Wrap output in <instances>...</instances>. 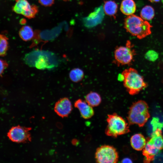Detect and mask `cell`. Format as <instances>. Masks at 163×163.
<instances>
[{
  "label": "cell",
  "instance_id": "obj_6",
  "mask_svg": "<svg viewBox=\"0 0 163 163\" xmlns=\"http://www.w3.org/2000/svg\"><path fill=\"white\" fill-rule=\"evenodd\" d=\"M96 161L99 163H116L118 162L119 155L113 146L104 145L98 147L95 153Z\"/></svg>",
  "mask_w": 163,
  "mask_h": 163
},
{
  "label": "cell",
  "instance_id": "obj_26",
  "mask_svg": "<svg viewBox=\"0 0 163 163\" xmlns=\"http://www.w3.org/2000/svg\"><path fill=\"white\" fill-rule=\"evenodd\" d=\"M38 2L42 5L45 7H50L54 3L55 0H38Z\"/></svg>",
  "mask_w": 163,
  "mask_h": 163
},
{
  "label": "cell",
  "instance_id": "obj_8",
  "mask_svg": "<svg viewBox=\"0 0 163 163\" xmlns=\"http://www.w3.org/2000/svg\"><path fill=\"white\" fill-rule=\"evenodd\" d=\"M104 16V12L103 6H100L96 8L87 16L83 18V23L86 27L92 28L101 24Z\"/></svg>",
  "mask_w": 163,
  "mask_h": 163
},
{
  "label": "cell",
  "instance_id": "obj_9",
  "mask_svg": "<svg viewBox=\"0 0 163 163\" xmlns=\"http://www.w3.org/2000/svg\"><path fill=\"white\" fill-rule=\"evenodd\" d=\"M53 54L50 53L40 52L39 54H35L33 57L32 65L40 69H51L55 65L52 64Z\"/></svg>",
  "mask_w": 163,
  "mask_h": 163
},
{
  "label": "cell",
  "instance_id": "obj_3",
  "mask_svg": "<svg viewBox=\"0 0 163 163\" xmlns=\"http://www.w3.org/2000/svg\"><path fill=\"white\" fill-rule=\"evenodd\" d=\"M150 117L149 106L143 100H139L130 107L127 117L129 124H136L139 127L144 126Z\"/></svg>",
  "mask_w": 163,
  "mask_h": 163
},
{
  "label": "cell",
  "instance_id": "obj_19",
  "mask_svg": "<svg viewBox=\"0 0 163 163\" xmlns=\"http://www.w3.org/2000/svg\"><path fill=\"white\" fill-rule=\"evenodd\" d=\"M103 7L106 14L114 17L117 12L118 5L114 1L108 0L104 2Z\"/></svg>",
  "mask_w": 163,
  "mask_h": 163
},
{
  "label": "cell",
  "instance_id": "obj_30",
  "mask_svg": "<svg viewBox=\"0 0 163 163\" xmlns=\"http://www.w3.org/2000/svg\"><path fill=\"white\" fill-rule=\"evenodd\" d=\"M64 1H66H66H69V0H63Z\"/></svg>",
  "mask_w": 163,
  "mask_h": 163
},
{
  "label": "cell",
  "instance_id": "obj_18",
  "mask_svg": "<svg viewBox=\"0 0 163 163\" xmlns=\"http://www.w3.org/2000/svg\"><path fill=\"white\" fill-rule=\"evenodd\" d=\"M19 35L20 37L25 41L32 39L34 35V32L32 28L28 25L23 26L20 30Z\"/></svg>",
  "mask_w": 163,
  "mask_h": 163
},
{
  "label": "cell",
  "instance_id": "obj_7",
  "mask_svg": "<svg viewBox=\"0 0 163 163\" xmlns=\"http://www.w3.org/2000/svg\"><path fill=\"white\" fill-rule=\"evenodd\" d=\"M30 127L19 125L13 126L9 130L7 136L12 141L16 143H24L30 142L31 137L30 131Z\"/></svg>",
  "mask_w": 163,
  "mask_h": 163
},
{
  "label": "cell",
  "instance_id": "obj_21",
  "mask_svg": "<svg viewBox=\"0 0 163 163\" xmlns=\"http://www.w3.org/2000/svg\"><path fill=\"white\" fill-rule=\"evenodd\" d=\"M155 12L153 8L150 6L147 5L144 7L140 12L141 18L146 21L152 20L154 17Z\"/></svg>",
  "mask_w": 163,
  "mask_h": 163
},
{
  "label": "cell",
  "instance_id": "obj_13",
  "mask_svg": "<svg viewBox=\"0 0 163 163\" xmlns=\"http://www.w3.org/2000/svg\"><path fill=\"white\" fill-rule=\"evenodd\" d=\"M130 143L133 149L140 151L142 150L145 147L146 143V139L142 134L136 133L131 137Z\"/></svg>",
  "mask_w": 163,
  "mask_h": 163
},
{
  "label": "cell",
  "instance_id": "obj_29",
  "mask_svg": "<svg viewBox=\"0 0 163 163\" xmlns=\"http://www.w3.org/2000/svg\"><path fill=\"white\" fill-rule=\"evenodd\" d=\"M151 2H157L160 1V0H149Z\"/></svg>",
  "mask_w": 163,
  "mask_h": 163
},
{
  "label": "cell",
  "instance_id": "obj_14",
  "mask_svg": "<svg viewBox=\"0 0 163 163\" xmlns=\"http://www.w3.org/2000/svg\"><path fill=\"white\" fill-rule=\"evenodd\" d=\"M146 139L160 150L163 149V136L161 129H157L153 131L151 137Z\"/></svg>",
  "mask_w": 163,
  "mask_h": 163
},
{
  "label": "cell",
  "instance_id": "obj_12",
  "mask_svg": "<svg viewBox=\"0 0 163 163\" xmlns=\"http://www.w3.org/2000/svg\"><path fill=\"white\" fill-rule=\"evenodd\" d=\"M160 151L155 145L146 140V143L142 150V154L144 156V162L150 163L153 161L155 156Z\"/></svg>",
  "mask_w": 163,
  "mask_h": 163
},
{
  "label": "cell",
  "instance_id": "obj_17",
  "mask_svg": "<svg viewBox=\"0 0 163 163\" xmlns=\"http://www.w3.org/2000/svg\"><path fill=\"white\" fill-rule=\"evenodd\" d=\"M85 101L92 107L98 106L101 101L100 95L97 92L90 91L85 96Z\"/></svg>",
  "mask_w": 163,
  "mask_h": 163
},
{
  "label": "cell",
  "instance_id": "obj_11",
  "mask_svg": "<svg viewBox=\"0 0 163 163\" xmlns=\"http://www.w3.org/2000/svg\"><path fill=\"white\" fill-rule=\"evenodd\" d=\"M74 106L78 109L82 117L85 119H89L94 115L92 107L85 101L78 99L75 102Z\"/></svg>",
  "mask_w": 163,
  "mask_h": 163
},
{
  "label": "cell",
  "instance_id": "obj_10",
  "mask_svg": "<svg viewBox=\"0 0 163 163\" xmlns=\"http://www.w3.org/2000/svg\"><path fill=\"white\" fill-rule=\"evenodd\" d=\"M72 109V103L67 97L60 99L55 104L54 111L59 116L64 117H67Z\"/></svg>",
  "mask_w": 163,
  "mask_h": 163
},
{
  "label": "cell",
  "instance_id": "obj_25",
  "mask_svg": "<svg viewBox=\"0 0 163 163\" xmlns=\"http://www.w3.org/2000/svg\"><path fill=\"white\" fill-rule=\"evenodd\" d=\"M151 124L152 126L153 131H154L157 129H162L163 127V124L158 121V120L156 118H153L151 121Z\"/></svg>",
  "mask_w": 163,
  "mask_h": 163
},
{
  "label": "cell",
  "instance_id": "obj_20",
  "mask_svg": "<svg viewBox=\"0 0 163 163\" xmlns=\"http://www.w3.org/2000/svg\"><path fill=\"white\" fill-rule=\"evenodd\" d=\"M84 73L83 71L79 68H75L70 72L69 76L72 82L77 83L81 81L84 78Z\"/></svg>",
  "mask_w": 163,
  "mask_h": 163
},
{
  "label": "cell",
  "instance_id": "obj_24",
  "mask_svg": "<svg viewBox=\"0 0 163 163\" xmlns=\"http://www.w3.org/2000/svg\"><path fill=\"white\" fill-rule=\"evenodd\" d=\"M145 58L151 62L155 61L158 57L157 52L153 50H150L147 51L145 55Z\"/></svg>",
  "mask_w": 163,
  "mask_h": 163
},
{
  "label": "cell",
  "instance_id": "obj_27",
  "mask_svg": "<svg viewBox=\"0 0 163 163\" xmlns=\"http://www.w3.org/2000/svg\"><path fill=\"white\" fill-rule=\"evenodd\" d=\"M8 66L5 61L0 59V75H1Z\"/></svg>",
  "mask_w": 163,
  "mask_h": 163
},
{
  "label": "cell",
  "instance_id": "obj_2",
  "mask_svg": "<svg viewBox=\"0 0 163 163\" xmlns=\"http://www.w3.org/2000/svg\"><path fill=\"white\" fill-rule=\"evenodd\" d=\"M124 26L128 32L140 39L145 37L151 33L152 26L149 22L133 14L125 18Z\"/></svg>",
  "mask_w": 163,
  "mask_h": 163
},
{
  "label": "cell",
  "instance_id": "obj_4",
  "mask_svg": "<svg viewBox=\"0 0 163 163\" xmlns=\"http://www.w3.org/2000/svg\"><path fill=\"white\" fill-rule=\"evenodd\" d=\"M105 133L108 136L117 137L130 132L128 122L116 113L108 115Z\"/></svg>",
  "mask_w": 163,
  "mask_h": 163
},
{
  "label": "cell",
  "instance_id": "obj_15",
  "mask_svg": "<svg viewBox=\"0 0 163 163\" xmlns=\"http://www.w3.org/2000/svg\"><path fill=\"white\" fill-rule=\"evenodd\" d=\"M120 10L126 15L133 14L136 11V4L133 0H123L121 4Z\"/></svg>",
  "mask_w": 163,
  "mask_h": 163
},
{
  "label": "cell",
  "instance_id": "obj_22",
  "mask_svg": "<svg viewBox=\"0 0 163 163\" xmlns=\"http://www.w3.org/2000/svg\"><path fill=\"white\" fill-rule=\"evenodd\" d=\"M8 48V38L3 34H0V56H4Z\"/></svg>",
  "mask_w": 163,
  "mask_h": 163
},
{
  "label": "cell",
  "instance_id": "obj_1",
  "mask_svg": "<svg viewBox=\"0 0 163 163\" xmlns=\"http://www.w3.org/2000/svg\"><path fill=\"white\" fill-rule=\"evenodd\" d=\"M121 74L123 86L131 95L138 94L148 86L143 77L133 68L130 67L125 69Z\"/></svg>",
  "mask_w": 163,
  "mask_h": 163
},
{
  "label": "cell",
  "instance_id": "obj_23",
  "mask_svg": "<svg viewBox=\"0 0 163 163\" xmlns=\"http://www.w3.org/2000/svg\"><path fill=\"white\" fill-rule=\"evenodd\" d=\"M39 11L38 7L35 5H31L30 9L23 14L26 18L31 19L35 17Z\"/></svg>",
  "mask_w": 163,
  "mask_h": 163
},
{
  "label": "cell",
  "instance_id": "obj_16",
  "mask_svg": "<svg viewBox=\"0 0 163 163\" xmlns=\"http://www.w3.org/2000/svg\"><path fill=\"white\" fill-rule=\"evenodd\" d=\"M31 5L27 0H15V3L12 8L15 13L23 15L30 8Z\"/></svg>",
  "mask_w": 163,
  "mask_h": 163
},
{
  "label": "cell",
  "instance_id": "obj_28",
  "mask_svg": "<svg viewBox=\"0 0 163 163\" xmlns=\"http://www.w3.org/2000/svg\"><path fill=\"white\" fill-rule=\"evenodd\" d=\"M122 161V162L123 163H132V160L129 158H124Z\"/></svg>",
  "mask_w": 163,
  "mask_h": 163
},
{
  "label": "cell",
  "instance_id": "obj_5",
  "mask_svg": "<svg viewBox=\"0 0 163 163\" xmlns=\"http://www.w3.org/2000/svg\"><path fill=\"white\" fill-rule=\"evenodd\" d=\"M136 54L130 42L127 41L126 46H117L114 52L113 63L118 66L131 65Z\"/></svg>",
  "mask_w": 163,
  "mask_h": 163
},
{
  "label": "cell",
  "instance_id": "obj_31",
  "mask_svg": "<svg viewBox=\"0 0 163 163\" xmlns=\"http://www.w3.org/2000/svg\"><path fill=\"white\" fill-rule=\"evenodd\" d=\"M162 2V3H163V0H161Z\"/></svg>",
  "mask_w": 163,
  "mask_h": 163
}]
</instances>
